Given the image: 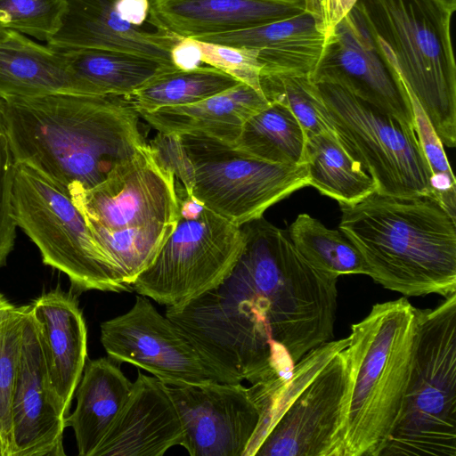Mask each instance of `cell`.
<instances>
[{"mask_svg": "<svg viewBox=\"0 0 456 456\" xmlns=\"http://www.w3.org/2000/svg\"><path fill=\"white\" fill-rule=\"evenodd\" d=\"M276 1H281V2H297V1H300V0H276Z\"/></svg>", "mask_w": 456, "mask_h": 456, "instance_id": "41", "label": "cell"}, {"mask_svg": "<svg viewBox=\"0 0 456 456\" xmlns=\"http://www.w3.org/2000/svg\"><path fill=\"white\" fill-rule=\"evenodd\" d=\"M101 342L112 361L143 369L168 386L220 382L184 332L147 297L136 296L129 311L102 322Z\"/></svg>", "mask_w": 456, "mask_h": 456, "instance_id": "12", "label": "cell"}, {"mask_svg": "<svg viewBox=\"0 0 456 456\" xmlns=\"http://www.w3.org/2000/svg\"><path fill=\"white\" fill-rule=\"evenodd\" d=\"M69 192L118 293L134 291L133 283L175 228L179 197L174 174L145 142L95 186Z\"/></svg>", "mask_w": 456, "mask_h": 456, "instance_id": "5", "label": "cell"}, {"mask_svg": "<svg viewBox=\"0 0 456 456\" xmlns=\"http://www.w3.org/2000/svg\"><path fill=\"white\" fill-rule=\"evenodd\" d=\"M200 63L216 68L261 92L262 64L254 49L207 43L195 39Z\"/></svg>", "mask_w": 456, "mask_h": 456, "instance_id": "34", "label": "cell"}, {"mask_svg": "<svg viewBox=\"0 0 456 456\" xmlns=\"http://www.w3.org/2000/svg\"><path fill=\"white\" fill-rule=\"evenodd\" d=\"M64 0H0V25L48 42L59 28Z\"/></svg>", "mask_w": 456, "mask_h": 456, "instance_id": "32", "label": "cell"}, {"mask_svg": "<svg viewBox=\"0 0 456 456\" xmlns=\"http://www.w3.org/2000/svg\"><path fill=\"white\" fill-rule=\"evenodd\" d=\"M0 456H2V454H1V450H0Z\"/></svg>", "mask_w": 456, "mask_h": 456, "instance_id": "43", "label": "cell"}, {"mask_svg": "<svg viewBox=\"0 0 456 456\" xmlns=\"http://www.w3.org/2000/svg\"><path fill=\"white\" fill-rule=\"evenodd\" d=\"M314 20L318 30L327 38L334 28L354 8L358 0H300Z\"/></svg>", "mask_w": 456, "mask_h": 456, "instance_id": "37", "label": "cell"}, {"mask_svg": "<svg viewBox=\"0 0 456 456\" xmlns=\"http://www.w3.org/2000/svg\"><path fill=\"white\" fill-rule=\"evenodd\" d=\"M379 456H456V293L420 309L402 409Z\"/></svg>", "mask_w": 456, "mask_h": 456, "instance_id": "7", "label": "cell"}, {"mask_svg": "<svg viewBox=\"0 0 456 456\" xmlns=\"http://www.w3.org/2000/svg\"><path fill=\"white\" fill-rule=\"evenodd\" d=\"M159 160L170 170L186 194L191 193V164L180 135L159 133L149 143Z\"/></svg>", "mask_w": 456, "mask_h": 456, "instance_id": "36", "label": "cell"}, {"mask_svg": "<svg viewBox=\"0 0 456 456\" xmlns=\"http://www.w3.org/2000/svg\"><path fill=\"white\" fill-rule=\"evenodd\" d=\"M207 43L254 49L261 74L311 77L323 53L326 38L305 11L244 30L195 38Z\"/></svg>", "mask_w": 456, "mask_h": 456, "instance_id": "21", "label": "cell"}, {"mask_svg": "<svg viewBox=\"0 0 456 456\" xmlns=\"http://www.w3.org/2000/svg\"><path fill=\"white\" fill-rule=\"evenodd\" d=\"M310 77L316 84L339 86L415 129L405 86L379 52L354 8L327 38L322 58Z\"/></svg>", "mask_w": 456, "mask_h": 456, "instance_id": "14", "label": "cell"}, {"mask_svg": "<svg viewBox=\"0 0 456 456\" xmlns=\"http://www.w3.org/2000/svg\"><path fill=\"white\" fill-rule=\"evenodd\" d=\"M354 8L443 144L455 147L454 10L441 0H358Z\"/></svg>", "mask_w": 456, "mask_h": 456, "instance_id": "6", "label": "cell"}, {"mask_svg": "<svg viewBox=\"0 0 456 456\" xmlns=\"http://www.w3.org/2000/svg\"><path fill=\"white\" fill-rule=\"evenodd\" d=\"M12 215L43 263L66 274L78 292H117L112 272L67 188L15 162Z\"/></svg>", "mask_w": 456, "mask_h": 456, "instance_id": "10", "label": "cell"}, {"mask_svg": "<svg viewBox=\"0 0 456 456\" xmlns=\"http://www.w3.org/2000/svg\"><path fill=\"white\" fill-rule=\"evenodd\" d=\"M305 11L302 1L157 0L149 22L182 38H200L248 29Z\"/></svg>", "mask_w": 456, "mask_h": 456, "instance_id": "20", "label": "cell"}, {"mask_svg": "<svg viewBox=\"0 0 456 456\" xmlns=\"http://www.w3.org/2000/svg\"><path fill=\"white\" fill-rule=\"evenodd\" d=\"M419 321L420 309L403 297L373 305L351 326L335 456H379L402 409Z\"/></svg>", "mask_w": 456, "mask_h": 456, "instance_id": "4", "label": "cell"}, {"mask_svg": "<svg viewBox=\"0 0 456 456\" xmlns=\"http://www.w3.org/2000/svg\"><path fill=\"white\" fill-rule=\"evenodd\" d=\"M346 384L343 349L289 402L256 456H335Z\"/></svg>", "mask_w": 456, "mask_h": 456, "instance_id": "16", "label": "cell"}, {"mask_svg": "<svg viewBox=\"0 0 456 456\" xmlns=\"http://www.w3.org/2000/svg\"><path fill=\"white\" fill-rule=\"evenodd\" d=\"M191 164V193L200 204L229 222L241 224L309 185L306 163H270L215 138L183 134Z\"/></svg>", "mask_w": 456, "mask_h": 456, "instance_id": "11", "label": "cell"}, {"mask_svg": "<svg viewBox=\"0 0 456 456\" xmlns=\"http://www.w3.org/2000/svg\"><path fill=\"white\" fill-rule=\"evenodd\" d=\"M58 51L85 94L128 96L158 76L176 69L173 63L123 51L94 48Z\"/></svg>", "mask_w": 456, "mask_h": 456, "instance_id": "25", "label": "cell"}, {"mask_svg": "<svg viewBox=\"0 0 456 456\" xmlns=\"http://www.w3.org/2000/svg\"><path fill=\"white\" fill-rule=\"evenodd\" d=\"M176 187L179 216L175 228L133 283L138 295L174 308L219 285L244 245L240 226L186 194L177 181Z\"/></svg>", "mask_w": 456, "mask_h": 456, "instance_id": "8", "label": "cell"}, {"mask_svg": "<svg viewBox=\"0 0 456 456\" xmlns=\"http://www.w3.org/2000/svg\"><path fill=\"white\" fill-rule=\"evenodd\" d=\"M408 96L414 114L415 132L432 173L434 196L455 217L456 183L443 142L417 100Z\"/></svg>", "mask_w": 456, "mask_h": 456, "instance_id": "33", "label": "cell"}, {"mask_svg": "<svg viewBox=\"0 0 456 456\" xmlns=\"http://www.w3.org/2000/svg\"><path fill=\"white\" fill-rule=\"evenodd\" d=\"M339 208V231L376 283L404 297L456 293V220L436 199L375 191Z\"/></svg>", "mask_w": 456, "mask_h": 456, "instance_id": "3", "label": "cell"}, {"mask_svg": "<svg viewBox=\"0 0 456 456\" xmlns=\"http://www.w3.org/2000/svg\"><path fill=\"white\" fill-rule=\"evenodd\" d=\"M18 308L0 292V323L9 318Z\"/></svg>", "mask_w": 456, "mask_h": 456, "instance_id": "38", "label": "cell"}, {"mask_svg": "<svg viewBox=\"0 0 456 456\" xmlns=\"http://www.w3.org/2000/svg\"><path fill=\"white\" fill-rule=\"evenodd\" d=\"M169 386L137 372L131 392L94 456H162L183 428Z\"/></svg>", "mask_w": 456, "mask_h": 456, "instance_id": "18", "label": "cell"}, {"mask_svg": "<svg viewBox=\"0 0 456 456\" xmlns=\"http://www.w3.org/2000/svg\"><path fill=\"white\" fill-rule=\"evenodd\" d=\"M15 160L4 118V102L0 99V268L6 265L14 248L16 229L12 215Z\"/></svg>", "mask_w": 456, "mask_h": 456, "instance_id": "35", "label": "cell"}, {"mask_svg": "<svg viewBox=\"0 0 456 456\" xmlns=\"http://www.w3.org/2000/svg\"><path fill=\"white\" fill-rule=\"evenodd\" d=\"M9 33V29L4 28L0 25V40L5 38Z\"/></svg>", "mask_w": 456, "mask_h": 456, "instance_id": "40", "label": "cell"}, {"mask_svg": "<svg viewBox=\"0 0 456 456\" xmlns=\"http://www.w3.org/2000/svg\"><path fill=\"white\" fill-rule=\"evenodd\" d=\"M243 248L216 287L166 315L222 383L288 379L334 334L338 276L312 265L263 216L240 226Z\"/></svg>", "mask_w": 456, "mask_h": 456, "instance_id": "1", "label": "cell"}, {"mask_svg": "<svg viewBox=\"0 0 456 456\" xmlns=\"http://www.w3.org/2000/svg\"><path fill=\"white\" fill-rule=\"evenodd\" d=\"M85 94L61 53L14 30L0 40V99Z\"/></svg>", "mask_w": 456, "mask_h": 456, "instance_id": "23", "label": "cell"}, {"mask_svg": "<svg viewBox=\"0 0 456 456\" xmlns=\"http://www.w3.org/2000/svg\"><path fill=\"white\" fill-rule=\"evenodd\" d=\"M309 185L338 204H354L377 191L371 176L345 149L334 131L306 136Z\"/></svg>", "mask_w": 456, "mask_h": 456, "instance_id": "26", "label": "cell"}, {"mask_svg": "<svg viewBox=\"0 0 456 456\" xmlns=\"http://www.w3.org/2000/svg\"><path fill=\"white\" fill-rule=\"evenodd\" d=\"M268 104L262 93L240 82L202 101L139 116L159 133L202 135L233 145L244 123Z\"/></svg>", "mask_w": 456, "mask_h": 456, "instance_id": "22", "label": "cell"}, {"mask_svg": "<svg viewBox=\"0 0 456 456\" xmlns=\"http://www.w3.org/2000/svg\"><path fill=\"white\" fill-rule=\"evenodd\" d=\"M240 81L210 66L174 69L125 96L138 114L161 108L191 104L224 92Z\"/></svg>", "mask_w": 456, "mask_h": 456, "instance_id": "28", "label": "cell"}, {"mask_svg": "<svg viewBox=\"0 0 456 456\" xmlns=\"http://www.w3.org/2000/svg\"><path fill=\"white\" fill-rule=\"evenodd\" d=\"M155 1H157V0H150L151 4H153Z\"/></svg>", "mask_w": 456, "mask_h": 456, "instance_id": "42", "label": "cell"}, {"mask_svg": "<svg viewBox=\"0 0 456 456\" xmlns=\"http://www.w3.org/2000/svg\"><path fill=\"white\" fill-rule=\"evenodd\" d=\"M132 387L133 383L110 358L86 363L76 389V408L65 418V426L74 430L80 456L94 455Z\"/></svg>", "mask_w": 456, "mask_h": 456, "instance_id": "24", "label": "cell"}, {"mask_svg": "<svg viewBox=\"0 0 456 456\" xmlns=\"http://www.w3.org/2000/svg\"><path fill=\"white\" fill-rule=\"evenodd\" d=\"M65 416L53 395L37 327L26 315L12 401L11 456H63Z\"/></svg>", "mask_w": 456, "mask_h": 456, "instance_id": "17", "label": "cell"}, {"mask_svg": "<svg viewBox=\"0 0 456 456\" xmlns=\"http://www.w3.org/2000/svg\"><path fill=\"white\" fill-rule=\"evenodd\" d=\"M288 234L297 251L317 269L338 277L368 275L356 247L341 232L327 228L310 215L299 214L289 225Z\"/></svg>", "mask_w": 456, "mask_h": 456, "instance_id": "29", "label": "cell"}, {"mask_svg": "<svg viewBox=\"0 0 456 456\" xmlns=\"http://www.w3.org/2000/svg\"><path fill=\"white\" fill-rule=\"evenodd\" d=\"M306 134L285 106L270 103L243 125L233 146L256 159L277 164L305 163Z\"/></svg>", "mask_w": 456, "mask_h": 456, "instance_id": "27", "label": "cell"}, {"mask_svg": "<svg viewBox=\"0 0 456 456\" xmlns=\"http://www.w3.org/2000/svg\"><path fill=\"white\" fill-rule=\"evenodd\" d=\"M64 1L59 28L46 43L50 47L117 50L173 63L172 50L182 37L142 27L149 22L150 0Z\"/></svg>", "mask_w": 456, "mask_h": 456, "instance_id": "15", "label": "cell"}, {"mask_svg": "<svg viewBox=\"0 0 456 456\" xmlns=\"http://www.w3.org/2000/svg\"><path fill=\"white\" fill-rule=\"evenodd\" d=\"M4 102L15 162L69 191L95 186L146 142L125 96L54 93Z\"/></svg>", "mask_w": 456, "mask_h": 456, "instance_id": "2", "label": "cell"}, {"mask_svg": "<svg viewBox=\"0 0 456 456\" xmlns=\"http://www.w3.org/2000/svg\"><path fill=\"white\" fill-rule=\"evenodd\" d=\"M441 1L444 2L451 9L455 11V9H456V0H441Z\"/></svg>", "mask_w": 456, "mask_h": 456, "instance_id": "39", "label": "cell"}, {"mask_svg": "<svg viewBox=\"0 0 456 456\" xmlns=\"http://www.w3.org/2000/svg\"><path fill=\"white\" fill-rule=\"evenodd\" d=\"M316 86L320 113L348 153L374 180L376 192L435 198L432 173L414 128L339 86L318 83Z\"/></svg>", "mask_w": 456, "mask_h": 456, "instance_id": "9", "label": "cell"}, {"mask_svg": "<svg viewBox=\"0 0 456 456\" xmlns=\"http://www.w3.org/2000/svg\"><path fill=\"white\" fill-rule=\"evenodd\" d=\"M191 456H248L262 411L250 387L208 382L169 386Z\"/></svg>", "mask_w": 456, "mask_h": 456, "instance_id": "13", "label": "cell"}, {"mask_svg": "<svg viewBox=\"0 0 456 456\" xmlns=\"http://www.w3.org/2000/svg\"><path fill=\"white\" fill-rule=\"evenodd\" d=\"M57 404L67 417L87 359V330L77 297L56 288L30 305Z\"/></svg>", "mask_w": 456, "mask_h": 456, "instance_id": "19", "label": "cell"}, {"mask_svg": "<svg viewBox=\"0 0 456 456\" xmlns=\"http://www.w3.org/2000/svg\"><path fill=\"white\" fill-rule=\"evenodd\" d=\"M30 305L18 306L0 323V450L11 456L12 401L20 357L23 327Z\"/></svg>", "mask_w": 456, "mask_h": 456, "instance_id": "31", "label": "cell"}, {"mask_svg": "<svg viewBox=\"0 0 456 456\" xmlns=\"http://www.w3.org/2000/svg\"><path fill=\"white\" fill-rule=\"evenodd\" d=\"M260 89L270 103L281 104L294 114L306 136L334 131L320 113L321 98L310 76L262 74Z\"/></svg>", "mask_w": 456, "mask_h": 456, "instance_id": "30", "label": "cell"}]
</instances>
